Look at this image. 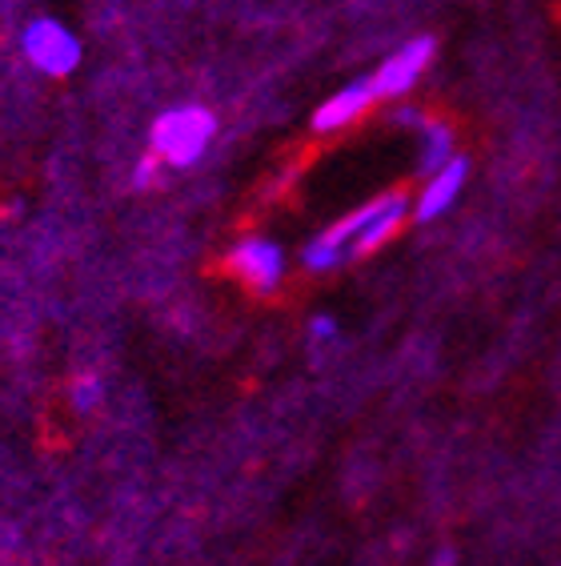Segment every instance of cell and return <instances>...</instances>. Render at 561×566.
<instances>
[{
	"label": "cell",
	"mask_w": 561,
	"mask_h": 566,
	"mask_svg": "<svg viewBox=\"0 0 561 566\" xmlns=\"http://www.w3.org/2000/svg\"><path fill=\"white\" fill-rule=\"evenodd\" d=\"M410 218V197L405 193H381L373 201H366L361 209H353L349 218L334 221L329 229H321L317 238H309L301 253V265L309 273H334L341 265L366 258V253L381 250L401 226Z\"/></svg>",
	"instance_id": "cell-1"
},
{
	"label": "cell",
	"mask_w": 561,
	"mask_h": 566,
	"mask_svg": "<svg viewBox=\"0 0 561 566\" xmlns=\"http://www.w3.org/2000/svg\"><path fill=\"white\" fill-rule=\"evenodd\" d=\"M216 137V117L205 105H177L152 120L149 153H157L165 169H189L209 153Z\"/></svg>",
	"instance_id": "cell-2"
},
{
	"label": "cell",
	"mask_w": 561,
	"mask_h": 566,
	"mask_svg": "<svg viewBox=\"0 0 561 566\" xmlns=\"http://www.w3.org/2000/svg\"><path fill=\"white\" fill-rule=\"evenodd\" d=\"M24 61L44 76H68L81 65V36L56 17H33L21 33Z\"/></svg>",
	"instance_id": "cell-3"
},
{
	"label": "cell",
	"mask_w": 561,
	"mask_h": 566,
	"mask_svg": "<svg viewBox=\"0 0 561 566\" xmlns=\"http://www.w3.org/2000/svg\"><path fill=\"white\" fill-rule=\"evenodd\" d=\"M229 270L237 273L253 294H277L280 282H285V270H289V258L273 238L248 233L229 250Z\"/></svg>",
	"instance_id": "cell-4"
},
{
	"label": "cell",
	"mask_w": 561,
	"mask_h": 566,
	"mask_svg": "<svg viewBox=\"0 0 561 566\" xmlns=\"http://www.w3.org/2000/svg\"><path fill=\"white\" fill-rule=\"evenodd\" d=\"M433 49H437V44H433L430 36H417V41L401 44L398 53H389L385 61H381L378 73H369L373 76L378 97L389 101V97H405V93H413V85H417L421 76H425V69H430Z\"/></svg>",
	"instance_id": "cell-5"
},
{
	"label": "cell",
	"mask_w": 561,
	"mask_h": 566,
	"mask_svg": "<svg viewBox=\"0 0 561 566\" xmlns=\"http://www.w3.org/2000/svg\"><path fill=\"white\" fill-rule=\"evenodd\" d=\"M378 88H373V76H357L346 88H337L334 97L321 101L314 113V133H341L346 125L366 117L373 105H378Z\"/></svg>",
	"instance_id": "cell-6"
},
{
	"label": "cell",
	"mask_w": 561,
	"mask_h": 566,
	"mask_svg": "<svg viewBox=\"0 0 561 566\" xmlns=\"http://www.w3.org/2000/svg\"><path fill=\"white\" fill-rule=\"evenodd\" d=\"M465 177H469V165H465V157H454L445 169H437V174L425 177V189H421L417 201H413V218H417V221H437L442 213H449V206H454L457 197H462V189H465Z\"/></svg>",
	"instance_id": "cell-7"
},
{
	"label": "cell",
	"mask_w": 561,
	"mask_h": 566,
	"mask_svg": "<svg viewBox=\"0 0 561 566\" xmlns=\"http://www.w3.org/2000/svg\"><path fill=\"white\" fill-rule=\"evenodd\" d=\"M398 120H405V125H413V129L421 133V174H425V177L437 174V169H445V165L457 157L454 133L445 129L442 120H425L421 113H413V109H401Z\"/></svg>",
	"instance_id": "cell-8"
},
{
	"label": "cell",
	"mask_w": 561,
	"mask_h": 566,
	"mask_svg": "<svg viewBox=\"0 0 561 566\" xmlns=\"http://www.w3.org/2000/svg\"><path fill=\"white\" fill-rule=\"evenodd\" d=\"M68 398H73V410H76V415H93V410H97V406L105 402V381H100L97 374H81V378L73 381Z\"/></svg>",
	"instance_id": "cell-9"
},
{
	"label": "cell",
	"mask_w": 561,
	"mask_h": 566,
	"mask_svg": "<svg viewBox=\"0 0 561 566\" xmlns=\"http://www.w3.org/2000/svg\"><path fill=\"white\" fill-rule=\"evenodd\" d=\"M165 177V161L157 153H145L137 165H133V189H152Z\"/></svg>",
	"instance_id": "cell-10"
},
{
	"label": "cell",
	"mask_w": 561,
	"mask_h": 566,
	"mask_svg": "<svg viewBox=\"0 0 561 566\" xmlns=\"http://www.w3.org/2000/svg\"><path fill=\"white\" fill-rule=\"evenodd\" d=\"M337 334H341V329H337V322L329 314H321V317H314V322H309V338H314L317 346H329V342H337Z\"/></svg>",
	"instance_id": "cell-11"
}]
</instances>
